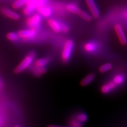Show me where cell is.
Wrapping results in <instances>:
<instances>
[{
  "instance_id": "obj_1",
  "label": "cell",
  "mask_w": 127,
  "mask_h": 127,
  "mask_svg": "<svg viewBox=\"0 0 127 127\" xmlns=\"http://www.w3.org/2000/svg\"><path fill=\"white\" fill-rule=\"evenodd\" d=\"M36 56V52L34 51H32L30 52L26 57L24 58V60L21 62V63L14 69V72L18 74L23 72L25 69L29 67L32 61H34L35 57Z\"/></svg>"
},
{
  "instance_id": "obj_2",
  "label": "cell",
  "mask_w": 127,
  "mask_h": 127,
  "mask_svg": "<svg viewBox=\"0 0 127 127\" xmlns=\"http://www.w3.org/2000/svg\"><path fill=\"white\" fill-rule=\"evenodd\" d=\"M74 45V42L72 39H69L65 41L61 54V58L63 63L66 64L69 62L72 54Z\"/></svg>"
},
{
  "instance_id": "obj_3",
  "label": "cell",
  "mask_w": 127,
  "mask_h": 127,
  "mask_svg": "<svg viewBox=\"0 0 127 127\" xmlns=\"http://www.w3.org/2000/svg\"><path fill=\"white\" fill-rule=\"evenodd\" d=\"M36 30L34 29L21 30L18 32L19 37L25 41H30L33 39L36 36Z\"/></svg>"
},
{
  "instance_id": "obj_4",
  "label": "cell",
  "mask_w": 127,
  "mask_h": 127,
  "mask_svg": "<svg viewBox=\"0 0 127 127\" xmlns=\"http://www.w3.org/2000/svg\"><path fill=\"white\" fill-rule=\"evenodd\" d=\"M85 1L87 7L91 12L92 17L94 19H98L100 16V12L94 0H85Z\"/></svg>"
},
{
  "instance_id": "obj_5",
  "label": "cell",
  "mask_w": 127,
  "mask_h": 127,
  "mask_svg": "<svg viewBox=\"0 0 127 127\" xmlns=\"http://www.w3.org/2000/svg\"><path fill=\"white\" fill-rule=\"evenodd\" d=\"M41 21V16L39 14H36L28 17L26 20V24L31 29L35 30L36 28H38V26L39 25Z\"/></svg>"
},
{
  "instance_id": "obj_6",
  "label": "cell",
  "mask_w": 127,
  "mask_h": 127,
  "mask_svg": "<svg viewBox=\"0 0 127 127\" xmlns=\"http://www.w3.org/2000/svg\"><path fill=\"white\" fill-rule=\"evenodd\" d=\"M114 30H115V33L118 36V38L121 44L123 45H126L127 43V39L121 25L119 24H117L114 26Z\"/></svg>"
},
{
  "instance_id": "obj_7",
  "label": "cell",
  "mask_w": 127,
  "mask_h": 127,
  "mask_svg": "<svg viewBox=\"0 0 127 127\" xmlns=\"http://www.w3.org/2000/svg\"><path fill=\"white\" fill-rule=\"evenodd\" d=\"M1 12L3 15L6 16L8 18L13 20H18L20 18L19 14L14 11L11 10L8 8H2L1 9Z\"/></svg>"
},
{
  "instance_id": "obj_8",
  "label": "cell",
  "mask_w": 127,
  "mask_h": 127,
  "mask_svg": "<svg viewBox=\"0 0 127 127\" xmlns=\"http://www.w3.org/2000/svg\"><path fill=\"white\" fill-rule=\"evenodd\" d=\"M47 2V0H29L26 5L36 9L39 7L43 6Z\"/></svg>"
},
{
  "instance_id": "obj_9",
  "label": "cell",
  "mask_w": 127,
  "mask_h": 127,
  "mask_svg": "<svg viewBox=\"0 0 127 127\" xmlns=\"http://www.w3.org/2000/svg\"><path fill=\"white\" fill-rule=\"evenodd\" d=\"M47 23L50 28L55 33H60L61 32V25L57 21L54 20V19L50 18L47 21Z\"/></svg>"
},
{
  "instance_id": "obj_10",
  "label": "cell",
  "mask_w": 127,
  "mask_h": 127,
  "mask_svg": "<svg viewBox=\"0 0 127 127\" xmlns=\"http://www.w3.org/2000/svg\"><path fill=\"white\" fill-rule=\"evenodd\" d=\"M95 78V74L94 73H90L85 76L80 82V85L81 87H86L91 84Z\"/></svg>"
},
{
  "instance_id": "obj_11",
  "label": "cell",
  "mask_w": 127,
  "mask_h": 127,
  "mask_svg": "<svg viewBox=\"0 0 127 127\" xmlns=\"http://www.w3.org/2000/svg\"><path fill=\"white\" fill-rule=\"evenodd\" d=\"M117 85L113 81H111L108 82V83L105 84L101 87V92L103 94H107L109 93L114 88H116Z\"/></svg>"
},
{
  "instance_id": "obj_12",
  "label": "cell",
  "mask_w": 127,
  "mask_h": 127,
  "mask_svg": "<svg viewBox=\"0 0 127 127\" xmlns=\"http://www.w3.org/2000/svg\"><path fill=\"white\" fill-rule=\"evenodd\" d=\"M47 69L45 66H35L32 68V72L33 75L36 77H40L43 74H46Z\"/></svg>"
},
{
  "instance_id": "obj_13",
  "label": "cell",
  "mask_w": 127,
  "mask_h": 127,
  "mask_svg": "<svg viewBox=\"0 0 127 127\" xmlns=\"http://www.w3.org/2000/svg\"><path fill=\"white\" fill-rule=\"evenodd\" d=\"M36 9H37L39 14H40L41 15L45 17H50L52 14L51 9L48 7H45V6L43 5L38 7Z\"/></svg>"
},
{
  "instance_id": "obj_14",
  "label": "cell",
  "mask_w": 127,
  "mask_h": 127,
  "mask_svg": "<svg viewBox=\"0 0 127 127\" xmlns=\"http://www.w3.org/2000/svg\"><path fill=\"white\" fill-rule=\"evenodd\" d=\"M66 11L71 13L74 14H78L79 11H81V9L78 7L77 5L74 4H68L66 5Z\"/></svg>"
},
{
  "instance_id": "obj_15",
  "label": "cell",
  "mask_w": 127,
  "mask_h": 127,
  "mask_svg": "<svg viewBox=\"0 0 127 127\" xmlns=\"http://www.w3.org/2000/svg\"><path fill=\"white\" fill-rule=\"evenodd\" d=\"M112 64L111 63H105L104 64L101 65L98 68V71L100 73H105L108 71H110L112 68Z\"/></svg>"
},
{
  "instance_id": "obj_16",
  "label": "cell",
  "mask_w": 127,
  "mask_h": 127,
  "mask_svg": "<svg viewBox=\"0 0 127 127\" xmlns=\"http://www.w3.org/2000/svg\"><path fill=\"white\" fill-rule=\"evenodd\" d=\"M29 0H17L12 4V8L14 9H18L27 4Z\"/></svg>"
},
{
  "instance_id": "obj_17",
  "label": "cell",
  "mask_w": 127,
  "mask_h": 127,
  "mask_svg": "<svg viewBox=\"0 0 127 127\" xmlns=\"http://www.w3.org/2000/svg\"><path fill=\"white\" fill-rule=\"evenodd\" d=\"M96 44L91 42H87L84 45V50L88 52H93L96 50Z\"/></svg>"
},
{
  "instance_id": "obj_18",
  "label": "cell",
  "mask_w": 127,
  "mask_h": 127,
  "mask_svg": "<svg viewBox=\"0 0 127 127\" xmlns=\"http://www.w3.org/2000/svg\"><path fill=\"white\" fill-rule=\"evenodd\" d=\"M49 63V60L47 58H41L35 61L34 65L37 66H45Z\"/></svg>"
},
{
  "instance_id": "obj_19",
  "label": "cell",
  "mask_w": 127,
  "mask_h": 127,
  "mask_svg": "<svg viewBox=\"0 0 127 127\" xmlns=\"http://www.w3.org/2000/svg\"><path fill=\"white\" fill-rule=\"evenodd\" d=\"M78 15L82 19H83L84 21L87 22L91 21L92 19H93V17H92V16L91 15H90L88 13H87V12L81 10V11H79Z\"/></svg>"
},
{
  "instance_id": "obj_20",
  "label": "cell",
  "mask_w": 127,
  "mask_h": 127,
  "mask_svg": "<svg viewBox=\"0 0 127 127\" xmlns=\"http://www.w3.org/2000/svg\"><path fill=\"white\" fill-rule=\"evenodd\" d=\"M6 37L9 41H16L20 38L18 33L14 32H10L7 33V34L6 35Z\"/></svg>"
},
{
  "instance_id": "obj_21",
  "label": "cell",
  "mask_w": 127,
  "mask_h": 127,
  "mask_svg": "<svg viewBox=\"0 0 127 127\" xmlns=\"http://www.w3.org/2000/svg\"><path fill=\"white\" fill-rule=\"evenodd\" d=\"M75 119L80 123H84L88 120V116L85 113H79L76 115Z\"/></svg>"
},
{
  "instance_id": "obj_22",
  "label": "cell",
  "mask_w": 127,
  "mask_h": 127,
  "mask_svg": "<svg viewBox=\"0 0 127 127\" xmlns=\"http://www.w3.org/2000/svg\"><path fill=\"white\" fill-rule=\"evenodd\" d=\"M124 79L125 78L123 75L118 74L114 78L113 82L116 84V85H120L123 83L124 81Z\"/></svg>"
},
{
  "instance_id": "obj_23",
  "label": "cell",
  "mask_w": 127,
  "mask_h": 127,
  "mask_svg": "<svg viewBox=\"0 0 127 127\" xmlns=\"http://www.w3.org/2000/svg\"><path fill=\"white\" fill-rule=\"evenodd\" d=\"M34 9L26 5V7L23 9V12L25 15H31V14L33 13V12L34 11Z\"/></svg>"
},
{
  "instance_id": "obj_24",
  "label": "cell",
  "mask_w": 127,
  "mask_h": 127,
  "mask_svg": "<svg viewBox=\"0 0 127 127\" xmlns=\"http://www.w3.org/2000/svg\"><path fill=\"white\" fill-rule=\"evenodd\" d=\"M69 125H70L71 127H81V124L79 123V121L76 120V119H72L71 120L70 123H69Z\"/></svg>"
},
{
  "instance_id": "obj_25",
  "label": "cell",
  "mask_w": 127,
  "mask_h": 127,
  "mask_svg": "<svg viewBox=\"0 0 127 127\" xmlns=\"http://www.w3.org/2000/svg\"><path fill=\"white\" fill-rule=\"evenodd\" d=\"M61 25V32H63V33H67L69 31V28L66 24H60Z\"/></svg>"
},
{
  "instance_id": "obj_26",
  "label": "cell",
  "mask_w": 127,
  "mask_h": 127,
  "mask_svg": "<svg viewBox=\"0 0 127 127\" xmlns=\"http://www.w3.org/2000/svg\"><path fill=\"white\" fill-rule=\"evenodd\" d=\"M47 127H66L65 126H62V125H54V124H51L48 125Z\"/></svg>"
},
{
  "instance_id": "obj_27",
  "label": "cell",
  "mask_w": 127,
  "mask_h": 127,
  "mask_svg": "<svg viewBox=\"0 0 127 127\" xmlns=\"http://www.w3.org/2000/svg\"><path fill=\"white\" fill-rule=\"evenodd\" d=\"M14 127H21L20 126V125H15V126Z\"/></svg>"
},
{
  "instance_id": "obj_28",
  "label": "cell",
  "mask_w": 127,
  "mask_h": 127,
  "mask_svg": "<svg viewBox=\"0 0 127 127\" xmlns=\"http://www.w3.org/2000/svg\"></svg>"
}]
</instances>
